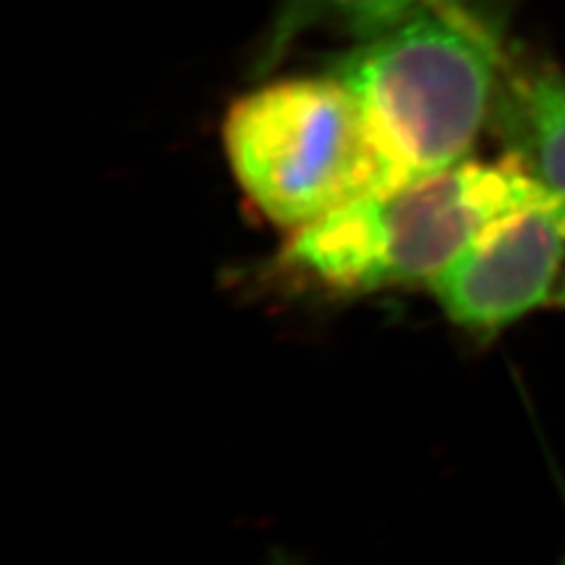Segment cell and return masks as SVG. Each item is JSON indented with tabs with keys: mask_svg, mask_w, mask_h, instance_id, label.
Listing matches in <instances>:
<instances>
[{
	"mask_svg": "<svg viewBox=\"0 0 565 565\" xmlns=\"http://www.w3.org/2000/svg\"><path fill=\"white\" fill-rule=\"evenodd\" d=\"M556 196L514 156L467 158L290 232L276 267L334 297L431 286L483 228Z\"/></svg>",
	"mask_w": 565,
	"mask_h": 565,
	"instance_id": "1",
	"label": "cell"
},
{
	"mask_svg": "<svg viewBox=\"0 0 565 565\" xmlns=\"http://www.w3.org/2000/svg\"><path fill=\"white\" fill-rule=\"evenodd\" d=\"M498 14L479 0H417L334 66L408 180L467 161L507 66Z\"/></svg>",
	"mask_w": 565,
	"mask_h": 565,
	"instance_id": "2",
	"label": "cell"
},
{
	"mask_svg": "<svg viewBox=\"0 0 565 565\" xmlns=\"http://www.w3.org/2000/svg\"><path fill=\"white\" fill-rule=\"evenodd\" d=\"M222 135L247 201L288 232L411 182L338 76L264 83L228 106Z\"/></svg>",
	"mask_w": 565,
	"mask_h": 565,
	"instance_id": "3",
	"label": "cell"
},
{
	"mask_svg": "<svg viewBox=\"0 0 565 565\" xmlns=\"http://www.w3.org/2000/svg\"><path fill=\"white\" fill-rule=\"evenodd\" d=\"M469 332L502 330L565 297V199L527 205L490 224L429 286Z\"/></svg>",
	"mask_w": 565,
	"mask_h": 565,
	"instance_id": "4",
	"label": "cell"
},
{
	"mask_svg": "<svg viewBox=\"0 0 565 565\" xmlns=\"http://www.w3.org/2000/svg\"><path fill=\"white\" fill-rule=\"evenodd\" d=\"M492 111L507 153L565 199V76L550 64L507 62Z\"/></svg>",
	"mask_w": 565,
	"mask_h": 565,
	"instance_id": "5",
	"label": "cell"
},
{
	"mask_svg": "<svg viewBox=\"0 0 565 565\" xmlns=\"http://www.w3.org/2000/svg\"><path fill=\"white\" fill-rule=\"evenodd\" d=\"M415 6L417 0H276L271 31L257 68L276 66L299 35L311 29L332 26L363 41L396 24Z\"/></svg>",
	"mask_w": 565,
	"mask_h": 565,
	"instance_id": "6",
	"label": "cell"
},
{
	"mask_svg": "<svg viewBox=\"0 0 565 565\" xmlns=\"http://www.w3.org/2000/svg\"><path fill=\"white\" fill-rule=\"evenodd\" d=\"M558 565H565V552H563V556H561V563Z\"/></svg>",
	"mask_w": 565,
	"mask_h": 565,
	"instance_id": "7",
	"label": "cell"
}]
</instances>
